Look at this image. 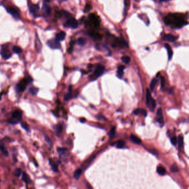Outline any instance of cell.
Listing matches in <instances>:
<instances>
[{"instance_id":"6da1fadb","label":"cell","mask_w":189,"mask_h":189,"mask_svg":"<svg viewBox=\"0 0 189 189\" xmlns=\"http://www.w3.org/2000/svg\"><path fill=\"white\" fill-rule=\"evenodd\" d=\"M164 21L165 24L173 28H180L187 25L185 16L181 13L169 14L165 17Z\"/></svg>"},{"instance_id":"7a4b0ae2","label":"cell","mask_w":189,"mask_h":189,"mask_svg":"<svg viewBox=\"0 0 189 189\" xmlns=\"http://www.w3.org/2000/svg\"><path fill=\"white\" fill-rule=\"evenodd\" d=\"M33 82V79L31 77H28L26 78L22 79L21 80L16 86V90L17 93H21L23 92L26 89L27 87L29 84Z\"/></svg>"},{"instance_id":"3957f363","label":"cell","mask_w":189,"mask_h":189,"mask_svg":"<svg viewBox=\"0 0 189 189\" xmlns=\"http://www.w3.org/2000/svg\"><path fill=\"white\" fill-rule=\"evenodd\" d=\"M22 115H23L22 111L21 110H16L12 113L11 118L7 120V122L12 125L17 124L21 121Z\"/></svg>"},{"instance_id":"277c9868","label":"cell","mask_w":189,"mask_h":189,"mask_svg":"<svg viewBox=\"0 0 189 189\" xmlns=\"http://www.w3.org/2000/svg\"><path fill=\"white\" fill-rule=\"evenodd\" d=\"M104 67L103 65L98 64L97 66L96 69H95L93 73L90 76V79L91 80H95L99 77L100 76L102 75V74L104 72Z\"/></svg>"},{"instance_id":"5b68a950","label":"cell","mask_w":189,"mask_h":189,"mask_svg":"<svg viewBox=\"0 0 189 189\" xmlns=\"http://www.w3.org/2000/svg\"><path fill=\"white\" fill-rule=\"evenodd\" d=\"M89 24L93 25L95 27H98L100 25V20L99 17L96 14L91 13L89 15Z\"/></svg>"},{"instance_id":"8992f818","label":"cell","mask_w":189,"mask_h":189,"mask_svg":"<svg viewBox=\"0 0 189 189\" xmlns=\"http://www.w3.org/2000/svg\"><path fill=\"white\" fill-rule=\"evenodd\" d=\"M47 44L48 47H50V48L53 49V50L60 49L61 47L59 41L57 40V39H52L48 40L47 41Z\"/></svg>"},{"instance_id":"52a82bcc","label":"cell","mask_w":189,"mask_h":189,"mask_svg":"<svg viewBox=\"0 0 189 189\" xmlns=\"http://www.w3.org/2000/svg\"><path fill=\"white\" fill-rule=\"evenodd\" d=\"M64 26L65 27H69L73 28V29H76L78 26V22L76 19L69 18L64 23Z\"/></svg>"},{"instance_id":"ba28073f","label":"cell","mask_w":189,"mask_h":189,"mask_svg":"<svg viewBox=\"0 0 189 189\" xmlns=\"http://www.w3.org/2000/svg\"><path fill=\"white\" fill-rule=\"evenodd\" d=\"M113 45H114L113 46L114 47H128V44L126 43V42H125L123 39H120V38H116L115 40H114V43Z\"/></svg>"},{"instance_id":"9c48e42d","label":"cell","mask_w":189,"mask_h":189,"mask_svg":"<svg viewBox=\"0 0 189 189\" xmlns=\"http://www.w3.org/2000/svg\"><path fill=\"white\" fill-rule=\"evenodd\" d=\"M6 10L9 13H10L11 15H12L13 16L15 17L16 18H18L20 17V12L18 9L17 8H16L15 7H8L6 8Z\"/></svg>"},{"instance_id":"30bf717a","label":"cell","mask_w":189,"mask_h":189,"mask_svg":"<svg viewBox=\"0 0 189 189\" xmlns=\"http://www.w3.org/2000/svg\"><path fill=\"white\" fill-rule=\"evenodd\" d=\"M0 53H1V55L2 58L4 59H8L9 58H11V55H12L9 50L8 48H6V47H4V48L1 49Z\"/></svg>"},{"instance_id":"8fae6325","label":"cell","mask_w":189,"mask_h":189,"mask_svg":"<svg viewBox=\"0 0 189 189\" xmlns=\"http://www.w3.org/2000/svg\"><path fill=\"white\" fill-rule=\"evenodd\" d=\"M89 34L92 38L94 40H101L102 38L101 35L98 32H97L96 31H91L89 32Z\"/></svg>"},{"instance_id":"7c38bea8","label":"cell","mask_w":189,"mask_h":189,"mask_svg":"<svg viewBox=\"0 0 189 189\" xmlns=\"http://www.w3.org/2000/svg\"><path fill=\"white\" fill-rule=\"evenodd\" d=\"M71 16V14H70L69 13H68V12H67V11H64V10L62 11H61V12H57L56 15H55V17H56L57 18H59L62 17H66V18H69Z\"/></svg>"},{"instance_id":"4fadbf2b","label":"cell","mask_w":189,"mask_h":189,"mask_svg":"<svg viewBox=\"0 0 189 189\" xmlns=\"http://www.w3.org/2000/svg\"><path fill=\"white\" fill-rule=\"evenodd\" d=\"M163 39L165 41H168V42H174L177 39V37H176L175 36L171 34H167L164 35V36L163 37Z\"/></svg>"},{"instance_id":"5bb4252c","label":"cell","mask_w":189,"mask_h":189,"mask_svg":"<svg viewBox=\"0 0 189 189\" xmlns=\"http://www.w3.org/2000/svg\"><path fill=\"white\" fill-rule=\"evenodd\" d=\"M35 47H36V50L39 53L41 51V49H42V44L40 40H39L38 36H36V40H35Z\"/></svg>"},{"instance_id":"9a60e30c","label":"cell","mask_w":189,"mask_h":189,"mask_svg":"<svg viewBox=\"0 0 189 189\" xmlns=\"http://www.w3.org/2000/svg\"><path fill=\"white\" fill-rule=\"evenodd\" d=\"M49 164L51 166L52 170L54 172H58V164H57L55 162L53 161L51 159H49Z\"/></svg>"},{"instance_id":"2e32d148","label":"cell","mask_w":189,"mask_h":189,"mask_svg":"<svg viewBox=\"0 0 189 189\" xmlns=\"http://www.w3.org/2000/svg\"><path fill=\"white\" fill-rule=\"evenodd\" d=\"M22 180L23 181H24L26 184H30L31 183L32 181L30 177L28 176L27 174H26L25 172H23L22 175Z\"/></svg>"},{"instance_id":"e0dca14e","label":"cell","mask_w":189,"mask_h":189,"mask_svg":"<svg viewBox=\"0 0 189 189\" xmlns=\"http://www.w3.org/2000/svg\"><path fill=\"white\" fill-rule=\"evenodd\" d=\"M29 11L31 13L35 14V13H37V12L39 11V7L38 6V5H37V4H31V5L29 6Z\"/></svg>"},{"instance_id":"ac0fdd59","label":"cell","mask_w":189,"mask_h":189,"mask_svg":"<svg viewBox=\"0 0 189 189\" xmlns=\"http://www.w3.org/2000/svg\"><path fill=\"white\" fill-rule=\"evenodd\" d=\"M152 98L151 96V93L149 89H147V92H146V103H147V107H150V104Z\"/></svg>"},{"instance_id":"d6986e66","label":"cell","mask_w":189,"mask_h":189,"mask_svg":"<svg viewBox=\"0 0 189 189\" xmlns=\"http://www.w3.org/2000/svg\"><path fill=\"white\" fill-rule=\"evenodd\" d=\"M164 47L166 48V50H167V51H168V58H169V60H170L172 58V55H173V52H172V48H171V47L170 46L169 44H165L164 45Z\"/></svg>"},{"instance_id":"ffe728a7","label":"cell","mask_w":189,"mask_h":189,"mask_svg":"<svg viewBox=\"0 0 189 189\" xmlns=\"http://www.w3.org/2000/svg\"><path fill=\"white\" fill-rule=\"evenodd\" d=\"M60 156H64L68 152V150L64 147H58L57 149Z\"/></svg>"},{"instance_id":"44dd1931","label":"cell","mask_w":189,"mask_h":189,"mask_svg":"<svg viewBox=\"0 0 189 189\" xmlns=\"http://www.w3.org/2000/svg\"><path fill=\"white\" fill-rule=\"evenodd\" d=\"M66 36V33L63 31L60 32L58 34H56V39L59 41H63Z\"/></svg>"},{"instance_id":"7402d4cb","label":"cell","mask_w":189,"mask_h":189,"mask_svg":"<svg viewBox=\"0 0 189 189\" xmlns=\"http://www.w3.org/2000/svg\"><path fill=\"white\" fill-rule=\"evenodd\" d=\"M72 86L70 85L69 87V91L68 93H67L64 96V100L66 101H69L72 98Z\"/></svg>"},{"instance_id":"603a6c76","label":"cell","mask_w":189,"mask_h":189,"mask_svg":"<svg viewBox=\"0 0 189 189\" xmlns=\"http://www.w3.org/2000/svg\"><path fill=\"white\" fill-rule=\"evenodd\" d=\"M130 139L133 143H134L135 144H138V145H139V144L141 143V139L139 138H138V136L134 135L133 134L130 135Z\"/></svg>"},{"instance_id":"cb8c5ba5","label":"cell","mask_w":189,"mask_h":189,"mask_svg":"<svg viewBox=\"0 0 189 189\" xmlns=\"http://www.w3.org/2000/svg\"><path fill=\"white\" fill-rule=\"evenodd\" d=\"M0 150L3 152V154L5 155L6 156H7L8 155V152L6 149L4 144L3 143L2 141H0Z\"/></svg>"},{"instance_id":"d4e9b609","label":"cell","mask_w":189,"mask_h":189,"mask_svg":"<svg viewBox=\"0 0 189 189\" xmlns=\"http://www.w3.org/2000/svg\"><path fill=\"white\" fill-rule=\"evenodd\" d=\"M125 69V67L123 66H120L118 68L117 74L119 78H122L124 75V70Z\"/></svg>"},{"instance_id":"484cf974","label":"cell","mask_w":189,"mask_h":189,"mask_svg":"<svg viewBox=\"0 0 189 189\" xmlns=\"http://www.w3.org/2000/svg\"><path fill=\"white\" fill-rule=\"evenodd\" d=\"M28 91H29V93L30 94H31L32 96H36V95L38 94V93L39 89H38V88H36V87H31V88H29Z\"/></svg>"},{"instance_id":"4316f807","label":"cell","mask_w":189,"mask_h":189,"mask_svg":"<svg viewBox=\"0 0 189 189\" xmlns=\"http://www.w3.org/2000/svg\"><path fill=\"white\" fill-rule=\"evenodd\" d=\"M82 170L81 169H78L74 171V177L77 180H78L82 173Z\"/></svg>"},{"instance_id":"83f0119b","label":"cell","mask_w":189,"mask_h":189,"mask_svg":"<svg viewBox=\"0 0 189 189\" xmlns=\"http://www.w3.org/2000/svg\"><path fill=\"white\" fill-rule=\"evenodd\" d=\"M157 83H158V80H157V79L156 78H154L152 79L151 82L150 83V90H151V91H153L154 89L155 86H156Z\"/></svg>"},{"instance_id":"f1b7e54d","label":"cell","mask_w":189,"mask_h":189,"mask_svg":"<svg viewBox=\"0 0 189 189\" xmlns=\"http://www.w3.org/2000/svg\"><path fill=\"white\" fill-rule=\"evenodd\" d=\"M43 11H44V12L47 15H50V8L49 6L47 5L46 4H43V6L42 8Z\"/></svg>"},{"instance_id":"f546056e","label":"cell","mask_w":189,"mask_h":189,"mask_svg":"<svg viewBox=\"0 0 189 189\" xmlns=\"http://www.w3.org/2000/svg\"><path fill=\"white\" fill-rule=\"evenodd\" d=\"M177 143H178L179 148L181 149L184 146V138L182 136H179L177 139Z\"/></svg>"},{"instance_id":"4dcf8cb0","label":"cell","mask_w":189,"mask_h":189,"mask_svg":"<svg viewBox=\"0 0 189 189\" xmlns=\"http://www.w3.org/2000/svg\"><path fill=\"white\" fill-rule=\"evenodd\" d=\"M87 43V40L86 39L84 38H79L77 40V43L79 44V46H84Z\"/></svg>"},{"instance_id":"1f68e13d","label":"cell","mask_w":189,"mask_h":189,"mask_svg":"<svg viewBox=\"0 0 189 189\" xmlns=\"http://www.w3.org/2000/svg\"><path fill=\"white\" fill-rule=\"evenodd\" d=\"M157 172L160 175H164L166 174V169H165L164 167H158L156 169Z\"/></svg>"},{"instance_id":"d6a6232c","label":"cell","mask_w":189,"mask_h":189,"mask_svg":"<svg viewBox=\"0 0 189 189\" xmlns=\"http://www.w3.org/2000/svg\"><path fill=\"white\" fill-rule=\"evenodd\" d=\"M21 126L22 128L23 129H24L26 130V131H27L28 133H30V128L29 127V125H28L27 124L26 122H22L21 124Z\"/></svg>"},{"instance_id":"836d02e7","label":"cell","mask_w":189,"mask_h":189,"mask_svg":"<svg viewBox=\"0 0 189 189\" xmlns=\"http://www.w3.org/2000/svg\"><path fill=\"white\" fill-rule=\"evenodd\" d=\"M115 131H116V128L115 126L112 127V128H111L110 130L109 133V136L110 139H112V138H114V136L115 135Z\"/></svg>"},{"instance_id":"e575fe53","label":"cell","mask_w":189,"mask_h":189,"mask_svg":"<svg viewBox=\"0 0 189 189\" xmlns=\"http://www.w3.org/2000/svg\"><path fill=\"white\" fill-rule=\"evenodd\" d=\"M122 61L125 64H128L130 62L131 59L128 56H123L122 57Z\"/></svg>"},{"instance_id":"d590c367","label":"cell","mask_w":189,"mask_h":189,"mask_svg":"<svg viewBox=\"0 0 189 189\" xmlns=\"http://www.w3.org/2000/svg\"><path fill=\"white\" fill-rule=\"evenodd\" d=\"M13 52L17 54H20L22 53V50L18 46H14L13 47Z\"/></svg>"},{"instance_id":"8d00e7d4","label":"cell","mask_w":189,"mask_h":189,"mask_svg":"<svg viewBox=\"0 0 189 189\" xmlns=\"http://www.w3.org/2000/svg\"><path fill=\"white\" fill-rule=\"evenodd\" d=\"M125 142L123 140H119L117 143V147L119 149L123 148L125 146Z\"/></svg>"},{"instance_id":"74e56055","label":"cell","mask_w":189,"mask_h":189,"mask_svg":"<svg viewBox=\"0 0 189 189\" xmlns=\"http://www.w3.org/2000/svg\"><path fill=\"white\" fill-rule=\"evenodd\" d=\"M55 129V130H56L57 133H58V134H60V133H61L62 131L63 126H62V125L61 124H57L56 125Z\"/></svg>"},{"instance_id":"f35d334b","label":"cell","mask_w":189,"mask_h":189,"mask_svg":"<svg viewBox=\"0 0 189 189\" xmlns=\"http://www.w3.org/2000/svg\"><path fill=\"white\" fill-rule=\"evenodd\" d=\"M179 170L178 167H177V165L176 164H173L171 167L170 168V171L171 172H178Z\"/></svg>"},{"instance_id":"ab89813d","label":"cell","mask_w":189,"mask_h":189,"mask_svg":"<svg viewBox=\"0 0 189 189\" xmlns=\"http://www.w3.org/2000/svg\"><path fill=\"white\" fill-rule=\"evenodd\" d=\"M14 174H15V175L16 176V177H18L21 176V175L22 174V170L20 168H17V169H15V172H14Z\"/></svg>"},{"instance_id":"60d3db41","label":"cell","mask_w":189,"mask_h":189,"mask_svg":"<svg viewBox=\"0 0 189 189\" xmlns=\"http://www.w3.org/2000/svg\"><path fill=\"white\" fill-rule=\"evenodd\" d=\"M92 6H91V4H87L85 6L84 9V12H86V13L87 12H89V11L92 9Z\"/></svg>"},{"instance_id":"b9f144b4","label":"cell","mask_w":189,"mask_h":189,"mask_svg":"<svg viewBox=\"0 0 189 189\" xmlns=\"http://www.w3.org/2000/svg\"><path fill=\"white\" fill-rule=\"evenodd\" d=\"M138 111V114L140 113L142 115H143L144 117H147V110H145V109H137Z\"/></svg>"},{"instance_id":"7bdbcfd3","label":"cell","mask_w":189,"mask_h":189,"mask_svg":"<svg viewBox=\"0 0 189 189\" xmlns=\"http://www.w3.org/2000/svg\"><path fill=\"white\" fill-rule=\"evenodd\" d=\"M150 107H151V108L154 110L155 108L156 107V102H155L154 99H151V103L150 104Z\"/></svg>"},{"instance_id":"ee69618b","label":"cell","mask_w":189,"mask_h":189,"mask_svg":"<svg viewBox=\"0 0 189 189\" xmlns=\"http://www.w3.org/2000/svg\"><path fill=\"white\" fill-rule=\"evenodd\" d=\"M171 143H172L173 145H176V144L177 143V139L176 136H174L171 139Z\"/></svg>"},{"instance_id":"f6af8a7d","label":"cell","mask_w":189,"mask_h":189,"mask_svg":"<svg viewBox=\"0 0 189 189\" xmlns=\"http://www.w3.org/2000/svg\"><path fill=\"white\" fill-rule=\"evenodd\" d=\"M44 139H45V140H46V142H47V143L49 144V145H50V146L52 145V142L51 140L50 139V138H48V136H44Z\"/></svg>"},{"instance_id":"bcb514c9","label":"cell","mask_w":189,"mask_h":189,"mask_svg":"<svg viewBox=\"0 0 189 189\" xmlns=\"http://www.w3.org/2000/svg\"><path fill=\"white\" fill-rule=\"evenodd\" d=\"M157 121H158V122L160 124L163 125V124H164V118H163V117H158V120H157Z\"/></svg>"},{"instance_id":"7dc6e473","label":"cell","mask_w":189,"mask_h":189,"mask_svg":"<svg viewBox=\"0 0 189 189\" xmlns=\"http://www.w3.org/2000/svg\"><path fill=\"white\" fill-rule=\"evenodd\" d=\"M157 115L158 116V117H163V110H162L161 108H159L157 110Z\"/></svg>"},{"instance_id":"c3c4849f","label":"cell","mask_w":189,"mask_h":189,"mask_svg":"<svg viewBox=\"0 0 189 189\" xmlns=\"http://www.w3.org/2000/svg\"><path fill=\"white\" fill-rule=\"evenodd\" d=\"M165 84V80L164 77L161 78V88H164Z\"/></svg>"},{"instance_id":"681fc988","label":"cell","mask_w":189,"mask_h":189,"mask_svg":"<svg viewBox=\"0 0 189 189\" xmlns=\"http://www.w3.org/2000/svg\"><path fill=\"white\" fill-rule=\"evenodd\" d=\"M124 4L126 7H129L130 5V0H124Z\"/></svg>"},{"instance_id":"f907efd6","label":"cell","mask_w":189,"mask_h":189,"mask_svg":"<svg viewBox=\"0 0 189 189\" xmlns=\"http://www.w3.org/2000/svg\"><path fill=\"white\" fill-rule=\"evenodd\" d=\"M150 152H151L152 154H154V155H158V152H157V151L155 150V149H152V150L150 151Z\"/></svg>"},{"instance_id":"816d5d0a","label":"cell","mask_w":189,"mask_h":189,"mask_svg":"<svg viewBox=\"0 0 189 189\" xmlns=\"http://www.w3.org/2000/svg\"><path fill=\"white\" fill-rule=\"evenodd\" d=\"M79 121H80L81 123H84L85 122H86V120H85V119H84V118H81V119H80V120H79Z\"/></svg>"},{"instance_id":"f5cc1de1","label":"cell","mask_w":189,"mask_h":189,"mask_svg":"<svg viewBox=\"0 0 189 189\" xmlns=\"http://www.w3.org/2000/svg\"><path fill=\"white\" fill-rule=\"evenodd\" d=\"M87 185V187H88V189H92V186H90L89 185V184H87V185Z\"/></svg>"},{"instance_id":"db71d44e","label":"cell","mask_w":189,"mask_h":189,"mask_svg":"<svg viewBox=\"0 0 189 189\" xmlns=\"http://www.w3.org/2000/svg\"><path fill=\"white\" fill-rule=\"evenodd\" d=\"M160 1H168L169 0H160Z\"/></svg>"},{"instance_id":"11a10c76","label":"cell","mask_w":189,"mask_h":189,"mask_svg":"<svg viewBox=\"0 0 189 189\" xmlns=\"http://www.w3.org/2000/svg\"><path fill=\"white\" fill-rule=\"evenodd\" d=\"M44 1H46V2H49V1H50V0H44Z\"/></svg>"},{"instance_id":"9f6ffc18","label":"cell","mask_w":189,"mask_h":189,"mask_svg":"<svg viewBox=\"0 0 189 189\" xmlns=\"http://www.w3.org/2000/svg\"><path fill=\"white\" fill-rule=\"evenodd\" d=\"M60 1H66V0H60Z\"/></svg>"},{"instance_id":"6f0895ef","label":"cell","mask_w":189,"mask_h":189,"mask_svg":"<svg viewBox=\"0 0 189 189\" xmlns=\"http://www.w3.org/2000/svg\"></svg>"}]
</instances>
